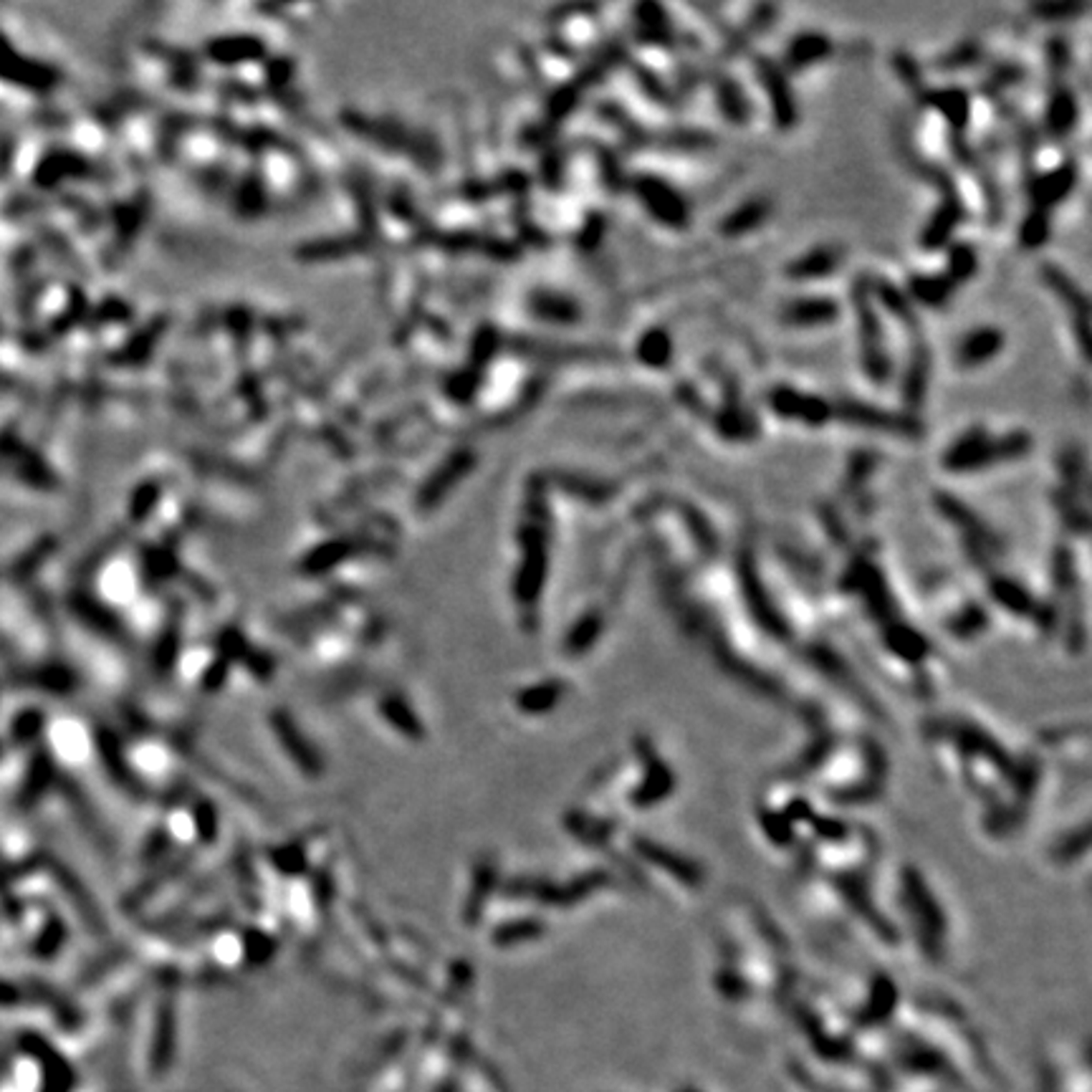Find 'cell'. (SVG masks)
Listing matches in <instances>:
<instances>
[{
	"label": "cell",
	"mask_w": 1092,
	"mask_h": 1092,
	"mask_svg": "<svg viewBox=\"0 0 1092 1092\" xmlns=\"http://www.w3.org/2000/svg\"><path fill=\"white\" fill-rule=\"evenodd\" d=\"M1030 451V437L1024 433H1012L1007 437L991 440L981 430H968L966 435L959 437L944 455V466L948 470H971L981 469L991 461H1004L1016 458Z\"/></svg>",
	"instance_id": "6da1fadb"
},
{
	"label": "cell",
	"mask_w": 1092,
	"mask_h": 1092,
	"mask_svg": "<svg viewBox=\"0 0 1092 1092\" xmlns=\"http://www.w3.org/2000/svg\"><path fill=\"white\" fill-rule=\"evenodd\" d=\"M635 193L645 205V211H650L657 220H663L665 226L680 228L686 226L688 208L683 203V197L665 185L663 179L657 178H638L635 179Z\"/></svg>",
	"instance_id": "7a4b0ae2"
},
{
	"label": "cell",
	"mask_w": 1092,
	"mask_h": 1092,
	"mask_svg": "<svg viewBox=\"0 0 1092 1092\" xmlns=\"http://www.w3.org/2000/svg\"><path fill=\"white\" fill-rule=\"evenodd\" d=\"M772 407L774 413H779L781 418L789 420H804L810 425H822L829 418V405L825 400L814 398V395H804L792 387H779L772 392Z\"/></svg>",
	"instance_id": "3957f363"
},
{
	"label": "cell",
	"mask_w": 1092,
	"mask_h": 1092,
	"mask_svg": "<svg viewBox=\"0 0 1092 1092\" xmlns=\"http://www.w3.org/2000/svg\"><path fill=\"white\" fill-rule=\"evenodd\" d=\"M1001 347H1004V336L998 329H976L959 344V362L964 367H981L983 362L997 357Z\"/></svg>",
	"instance_id": "277c9868"
},
{
	"label": "cell",
	"mask_w": 1092,
	"mask_h": 1092,
	"mask_svg": "<svg viewBox=\"0 0 1092 1092\" xmlns=\"http://www.w3.org/2000/svg\"><path fill=\"white\" fill-rule=\"evenodd\" d=\"M837 301L832 299H796L787 306L784 319L796 327H814V324H828L837 316Z\"/></svg>",
	"instance_id": "5b68a950"
},
{
	"label": "cell",
	"mask_w": 1092,
	"mask_h": 1092,
	"mask_svg": "<svg viewBox=\"0 0 1092 1092\" xmlns=\"http://www.w3.org/2000/svg\"><path fill=\"white\" fill-rule=\"evenodd\" d=\"M845 415L847 418H852V420H858L860 425H865V428H880V430H888V433H905V435H911V433H915V422L911 420V418H903V415H893V413H882V410H875V407H845Z\"/></svg>",
	"instance_id": "8992f818"
},
{
	"label": "cell",
	"mask_w": 1092,
	"mask_h": 1092,
	"mask_svg": "<svg viewBox=\"0 0 1092 1092\" xmlns=\"http://www.w3.org/2000/svg\"><path fill=\"white\" fill-rule=\"evenodd\" d=\"M673 344L671 336L665 334L663 329H650L645 332L638 344V357L648 365V367H665L671 362Z\"/></svg>",
	"instance_id": "52a82bcc"
},
{
	"label": "cell",
	"mask_w": 1092,
	"mask_h": 1092,
	"mask_svg": "<svg viewBox=\"0 0 1092 1092\" xmlns=\"http://www.w3.org/2000/svg\"><path fill=\"white\" fill-rule=\"evenodd\" d=\"M1072 185H1075V170L1069 172L1067 167H1062V170L1047 172L1045 178L1037 179L1034 197H1037L1039 205H1054L1067 196Z\"/></svg>",
	"instance_id": "ba28073f"
},
{
	"label": "cell",
	"mask_w": 1092,
	"mask_h": 1092,
	"mask_svg": "<svg viewBox=\"0 0 1092 1092\" xmlns=\"http://www.w3.org/2000/svg\"><path fill=\"white\" fill-rule=\"evenodd\" d=\"M837 256L832 248H817L794 261V265L789 268L792 276L796 279H814V276H825V273L835 271Z\"/></svg>",
	"instance_id": "9c48e42d"
},
{
	"label": "cell",
	"mask_w": 1092,
	"mask_h": 1092,
	"mask_svg": "<svg viewBox=\"0 0 1092 1092\" xmlns=\"http://www.w3.org/2000/svg\"><path fill=\"white\" fill-rule=\"evenodd\" d=\"M829 51V41L825 39V36H817V33H804V36H799V39H794V43H792V51H789V59H792V66L794 69H802V66H807V63H814L817 59H822V56L828 54Z\"/></svg>",
	"instance_id": "30bf717a"
},
{
	"label": "cell",
	"mask_w": 1092,
	"mask_h": 1092,
	"mask_svg": "<svg viewBox=\"0 0 1092 1092\" xmlns=\"http://www.w3.org/2000/svg\"><path fill=\"white\" fill-rule=\"evenodd\" d=\"M1075 96L1067 94V92H1060L1052 99V104H1049V110H1047V127L1054 134H1065L1069 127L1075 125Z\"/></svg>",
	"instance_id": "8fae6325"
},
{
	"label": "cell",
	"mask_w": 1092,
	"mask_h": 1092,
	"mask_svg": "<svg viewBox=\"0 0 1092 1092\" xmlns=\"http://www.w3.org/2000/svg\"><path fill=\"white\" fill-rule=\"evenodd\" d=\"M764 213H766V208L761 203L743 205V208H739V211H736L731 218L724 220V233H731V235L746 233V230H751V228L761 223Z\"/></svg>",
	"instance_id": "7c38bea8"
},
{
	"label": "cell",
	"mask_w": 1092,
	"mask_h": 1092,
	"mask_svg": "<svg viewBox=\"0 0 1092 1092\" xmlns=\"http://www.w3.org/2000/svg\"><path fill=\"white\" fill-rule=\"evenodd\" d=\"M913 294L929 306H938L951 294V282H946V279H913Z\"/></svg>",
	"instance_id": "4fadbf2b"
},
{
	"label": "cell",
	"mask_w": 1092,
	"mask_h": 1092,
	"mask_svg": "<svg viewBox=\"0 0 1092 1092\" xmlns=\"http://www.w3.org/2000/svg\"><path fill=\"white\" fill-rule=\"evenodd\" d=\"M1047 235H1049V226H1047L1045 213L1042 211L1032 213L1030 218L1024 220V226H1022L1024 246H1039V243L1045 241Z\"/></svg>",
	"instance_id": "5bb4252c"
},
{
	"label": "cell",
	"mask_w": 1092,
	"mask_h": 1092,
	"mask_svg": "<svg viewBox=\"0 0 1092 1092\" xmlns=\"http://www.w3.org/2000/svg\"><path fill=\"white\" fill-rule=\"evenodd\" d=\"M951 258L956 261L953 264V279H966L968 273H974V250H966V248H956L951 253ZM951 279V282H953Z\"/></svg>",
	"instance_id": "9a60e30c"
}]
</instances>
